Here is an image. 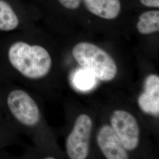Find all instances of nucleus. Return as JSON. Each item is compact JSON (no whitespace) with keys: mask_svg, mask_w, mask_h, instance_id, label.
Here are the masks:
<instances>
[{"mask_svg":"<svg viewBox=\"0 0 159 159\" xmlns=\"http://www.w3.org/2000/svg\"><path fill=\"white\" fill-rule=\"evenodd\" d=\"M7 34L0 43V54L9 66L28 79H41L47 75L52 62L46 48L17 37L15 33Z\"/></svg>","mask_w":159,"mask_h":159,"instance_id":"1","label":"nucleus"},{"mask_svg":"<svg viewBox=\"0 0 159 159\" xmlns=\"http://www.w3.org/2000/svg\"><path fill=\"white\" fill-rule=\"evenodd\" d=\"M73 56L80 65L102 81L113 79L117 68L113 58L106 51L93 44L82 42L74 46Z\"/></svg>","mask_w":159,"mask_h":159,"instance_id":"2","label":"nucleus"},{"mask_svg":"<svg viewBox=\"0 0 159 159\" xmlns=\"http://www.w3.org/2000/svg\"><path fill=\"white\" fill-rule=\"evenodd\" d=\"M7 108L12 118L21 125L34 127L41 119L40 108L27 91L14 88L6 97Z\"/></svg>","mask_w":159,"mask_h":159,"instance_id":"3","label":"nucleus"},{"mask_svg":"<svg viewBox=\"0 0 159 159\" xmlns=\"http://www.w3.org/2000/svg\"><path fill=\"white\" fill-rule=\"evenodd\" d=\"M92 120L86 114H81L76 119L73 129L66 141L68 156L71 159H85L90 148Z\"/></svg>","mask_w":159,"mask_h":159,"instance_id":"4","label":"nucleus"},{"mask_svg":"<svg viewBox=\"0 0 159 159\" xmlns=\"http://www.w3.org/2000/svg\"><path fill=\"white\" fill-rule=\"evenodd\" d=\"M111 125L126 150H133L138 146L139 127L133 115L124 110H116L111 116Z\"/></svg>","mask_w":159,"mask_h":159,"instance_id":"5","label":"nucleus"},{"mask_svg":"<svg viewBox=\"0 0 159 159\" xmlns=\"http://www.w3.org/2000/svg\"><path fill=\"white\" fill-rule=\"evenodd\" d=\"M24 10L21 0H0V33L10 34L21 29Z\"/></svg>","mask_w":159,"mask_h":159,"instance_id":"6","label":"nucleus"},{"mask_svg":"<svg viewBox=\"0 0 159 159\" xmlns=\"http://www.w3.org/2000/svg\"><path fill=\"white\" fill-rule=\"evenodd\" d=\"M97 140L100 148L107 159L129 158L126 149L111 126H102L98 133Z\"/></svg>","mask_w":159,"mask_h":159,"instance_id":"7","label":"nucleus"},{"mask_svg":"<svg viewBox=\"0 0 159 159\" xmlns=\"http://www.w3.org/2000/svg\"><path fill=\"white\" fill-rule=\"evenodd\" d=\"M144 91L139 96L138 103L145 113L155 116L159 114V77L156 75L148 76L144 83Z\"/></svg>","mask_w":159,"mask_h":159,"instance_id":"8","label":"nucleus"},{"mask_svg":"<svg viewBox=\"0 0 159 159\" xmlns=\"http://www.w3.org/2000/svg\"><path fill=\"white\" fill-rule=\"evenodd\" d=\"M87 9L98 17L113 20L121 10L120 0H83Z\"/></svg>","mask_w":159,"mask_h":159,"instance_id":"9","label":"nucleus"},{"mask_svg":"<svg viewBox=\"0 0 159 159\" xmlns=\"http://www.w3.org/2000/svg\"><path fill=\"white\" fill-rule=\"evenodd\" d=\"M137 29L142 34H152L159 31V11H148L142 14L137 24Z\"/></svg>","mask_w":159,"mask_h":159,"instance_id":"10","label":"nucleus"},{"mask_svg":"<svg viewBox=\"0 0 159 159\" xmlns=\"http://www.w3.org/2000/svg\"><path fill=\"white\" fill-rule=\"evenodd\" d=\"M96 79L90 71L83 68L76 71L73 79V83L80 90L89 91L95 87Z\"/></svg>","mask_w":159,"mask_h":159,"instance_id":"11","label":"nucleus"},{"mask_svg":"<svg viewBox=\"0 0 159 159\" xmlns=\"http://www.w3.org/2000/svg\"><path fill=\"white\" fill-rule=\"evenodd\" d=\"M62 6L70 10H75L79 7L81 0H58Z\"/></svg>","mask_w":159,"mask_h":159,"instance_id":"12","label":"nucleus"},{"mask_svg":"<svg viewBox=\"0 0 159 159\" xmlns=\"http://www.w3.org/2000/svg\"><path fill=\"white\" fill-rule=\"evenodd\" d=\"M143 5L148 7L159 8V0H140Z\"/></svg>","mask_w":159,"mask_h":159,"instance_id":"13","label":"nucleus"},{"mask_svg":"<svg viewBox=\"0 0 159 159\" xmlns=\"http://www.w3.org/2000/svg\"><path fill=\"white\" fill-rule=\"evenodd\" d=\"M46 159H55V158H54V157H46Z\"/></svg>","mask_w":159,"mask_h":159,"instance_id":"14","label":"nucleus"}]
</instances>
